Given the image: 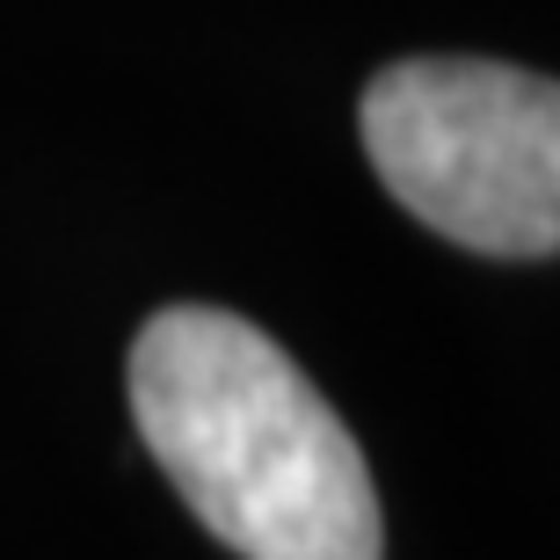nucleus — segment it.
<instances>
[{"label":"nucleus","instance_id":"nucleus-1","mask_svg":"<svg viewBox=\"0 0 560 560\" xmlns=\"http://www.w3.org/2000/svg\"><path fill=\"white\" fill-rule=\"evenodd\" d=\"M131 422L175 495L241 560H378L372 466L270 335L226 306H167L131 342Z\"/></svg>","mask_w":560,"mask_h":560},{"label":"nucleus","instance_id":"nucleus-2","mask_svg":"<svg viewBox=\"0 0 560 560\" xmlns=\"http://www.w3.org/2000/svg\"><path fill=\"white\" fill-rule=\"evenodd\" d=\"M364 153L400 211L495 262L560 248V88L502 59H400L364 103Z\"/></svg>","mask_w":560,"mask_h":560}]
</instances>
